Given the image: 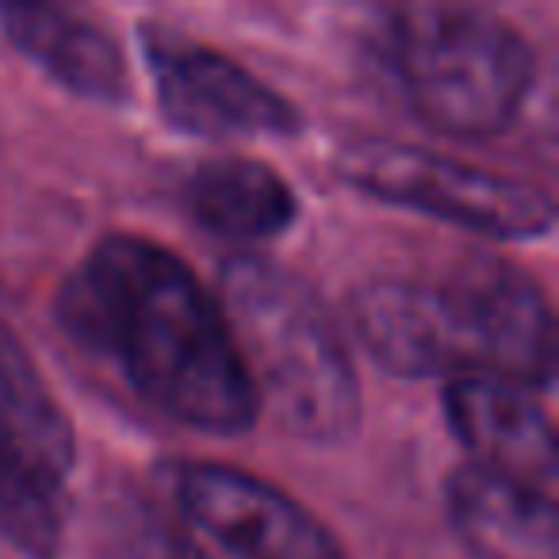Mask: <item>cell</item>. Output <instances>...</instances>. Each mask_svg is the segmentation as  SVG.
Instances as JSON below:
<instances>
[{"instance_id": "obj_6", "label": "cell", "mask_w": 559, "mask_h": 559, "mask_svg": "<svg viewBox=\"0 0 559 559\" xmlns=\"http://www.w3.org/2000/svg\"><path fill=\"white\" fill-rule=\"evenodd\" d=\"M337 173L372 200L444 218L483 238H540L556 223L551 195L536 185L391 139H357L342 146Z\"/></svg>"}, {"instance_id": "obj_9", "label": "cell", "mask_w": 559, "mask_h": 559, "mask_svg": "<svg viewBox=\"0 0 559 559\" xmlns=\"http://www.w3.org/2000/svg\"><path fill=\"white\" fill-rule=\"evenodd\" d=\"M444 418L472 464L551 495L556 490V429L533 388L495 376H452Z\"/></svg>"}, {"instance_id": "obj_13", "label": "cell", "mask_w": 559, "mask_h": 559, "mask_svg": "<svg viewBox=\"0 0 559 559\" xmlns=\"http://www.w3.org/2000/svg\"><path fill=\"white\" fill-rule=\"evenodd\" d=\"M104 548L108 559H207L185 521L142 498L139 490H127L111 502L104 521Z\"/></svg>"}, {"instance_id": "obj_4", "label": "cell", "mask_w": 559, "mask_h": 559, "mask_svg": "<svg viewBox=\"0 0 559 559\" xmlns=\"http://www.w3.org/2000/svg\"><path fill=\"white\" fill-rule=\"evenodd\" d=\"M73 426L20 337L0 322V540L32 559L62 548Z\"/></svg>"}, {"instance_id": "obj_2", "label": "cell", "mask_w": 559, "mask_h": 559, "mask_svg": "<svg viewBox=\"0 0 559 559\" xmlns=\"http://www.w3.org/2000/svg\"><path fill=\"white\" fill-rule=\"evenodd\" d=\"M218 292L257 403H269L280 429L299 441H345L360 418V383L319 296L264 257H230Z\"/></svg>"}, {"instance_id": "obj_12", "label": "cell", "mask_w": 559, "mask_h": 559, "mask_svg": "<svg viewBox=\"0 0 559 559\" xmlns=\"http://www.w3.org/2000/svg\"><path fill=\"white\" fill-rule=\"evenodd\" d=\"M185 203L200 226L230 241H264L284 234L299 215L292 185L253 157H218L188 177Z\"/></svg>"}, {"instance_id": "obj_3", "label": "cell", "mask_w": 559, "mask_h": 559, "mask_svg": "<svg viewBox=\"0 0 559 559\" xmlns=\"http://www.w3.org/2000/svg\"><path fill=\"white\" fill-rule=\"evenodd\" d=\"M391 66L411 108L452 139H495L533 88V47L483 9L414 4L391 12Z\"/></svg>"}, {"instance_id": "obj_7", "label": "cell", "mask_w": 559, "mask_h": 559, "mask_svg": "<svg viewBox=\"0 0 559 559\" xmlns=\"http://www.w3.org/2000/svg\"><path fill=\"white\" fill-rule=\"evenodd\" d=\"M142 55L165 119L195 139H284L304 131L288 96L203 43L146 27Z\"/></svg>"}, {"instance_id": "obj_11", "label": "cell", "mask_w": 559, "mask_h": 559, "mask_svg": "<svg viewBox=\"0 0 559 559\" xmlns=\"http://www.w3.org/2000/svg\"><path fill=\"white\" fill-rule=\"evenodd\" d=\"M0 27L70 93L100 104H123L131 96L123 47L108 27L81 12L58 4H9L0 9Z\"/></svg>"}, {"instance_id": "obj_10", "label": "cell", "mask_w": 559, "mask_h": 559, "mask_svg": "<svg viewBox=\"0 0 559 559\" xmlns=\"http://www.w3.org/2000/svg\"><path fill=\"white\" fill-rule=\"evenodd\" d=\"M452 528L479 559H559L556 498L479 464L449 483Z\"/></svg>"}, {"instance_id": "obj_8", "label": "cell", "mask_w": 559, "mask_h": 559, "mask_svg": "<svg viewBox=\"0 0 559 559\" xmlns=\"http://www.w3.org/2000/svg\"><path fill=\"white\" fill-rule=\"evenodd\" d=\"M165 495L238 559H349L314 513L241 467L185 460L165 472Z\"/></svg>"}, {"instance_id": "obj_1", "label": "cell", "mask_w": 559, "mask_h": 559, "mask_svg": "<svg viewBox=\"0 0 559 559\" xmlns=\"http://www.w3.org/2000/svg\"><path fill=\"white\" fill-rule=\"evenodd\" d=\"M58 322L162 418L218 437L257 421L223 307L173 249L142 234L100 238L66 276Z\"/></svg>"}, {"instance_id": "obj_5", "label": "cell", "mask_w": 559, "mask_h": 559, "mask_svg": "<svg viewBox=\"0 0 559 559\" xmlns=\"http://www.w3.org/2000/svg\"><path fill=\"white\" fill-rule=\"evenodd\" d=\"M444 365L456 376H495L544 388L556 368V322L533 276L498 257H467L429 284Z\"/></svg>"}]
</instances>
